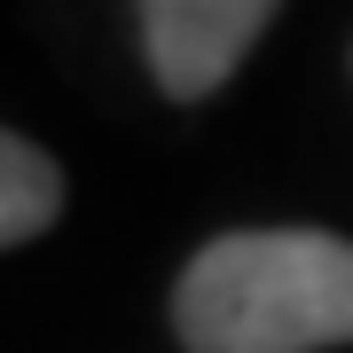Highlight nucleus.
<instances>
[{"mask_svg": "<svg viewBox=\"0 0 353 353\" xmlns=\"http://www.w3.org/2000/svg\"><path fill=\"white\" fill-rule=\"evenodd\" d=\"M189 353H330L353 345V243L322 228H236L173 283Z\"/></svg>", "mask_w": 353, "mask_h": 353, "instance_id": "obj_1", "label": "nucleus"}, {"mask_svg": "<svg viewBox=\"0 0 353 353\" xmlns=\"http://www.w3.org/2000/svg\"><path fill=\"white\" fill-rule=\"evenodd\" d=\"M283 0H141V55L173 102L220 94Z\"/></svg>", "mask_w": 353, "mask_h": 353, "instance_id": "obj_2", "label": "nucleus"}, {"mask_svg": "<svg viewBox=\"0 0 353 353\" xmlns=\"http://www.w3.org/2000/svg\"><path fill=\"white\" fill-rule=\"evenodd\" d=\"M55 212H63V173H55V157L39 150V141L8 134L0 141V243L24 252L32 236L55 228Z\"/></svg>", "mask_w": 353, "mask_h": 353, "instance_id": "obj_3", "label": "nucleus"}]
</instances>
